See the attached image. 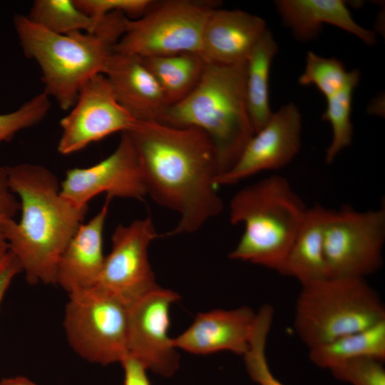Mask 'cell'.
<instances>
[{"label": "cell", "mask_w": 385, "mask_h": 385, "mask_svg": "<svg viewBox=\"0 0 385 385\" xmlns=\"http://www.w3.org/2000/svg\"><path fill=\"white\" fill-rule=\"evenodd\" d=\"M6 257H7V256H6ZM5 260H6V259H5ZM4 262H2L1 263H0V267L1 266V265L3 264Z\"/></svg>", "instance_id": "obj_36"}, {"label": "cell", "mask_w": 385, "mask_h": 385, "mask_svg": "<svg viewBox=\"0 0 385 385\" xmlns=\"http://www.w3.org/2000/svg\"><path fill=\"white\" fill-rule=\"evenodd\" d=\"M61 194L78 207L98 194L106 197L142 200L147 191L138 156L128 133H123L115 150L98 163L87 168L66 172L60 184Z\"/></svg>", "instance_id": "obj_12"}, {"label": "cell", "mask_w": 385, "mask_h": 385, "mask_svg": "<svg viewBox=\"0 0 385 385\" xmlns=\"http://www.w3.org/2000/svg\"><path fill=\"white\" fill-rule=\"evenodd\" d=\"M128 19L113 12L101 20L94 32L68 34L51 32L23 14L14 16V25L25 56L39 66L43 92L69 111L85 83L103 73Z\"/></svg>", "instance_id": "obj_3"}, {"label": "cell", "mask_w": 385, "mask_h": 385, "mask_svg": "<svg viewBox=\"0 0 385 385\" xmlns=\"http://www.w3.org/2000/svg\"><path fill=\"white\" fill-rule=\"evenodd\" d=\"M351 71L334 58H325L309 51L306 57L305 68L299 77L302 86H314L328 98L339 91L347 83Z\"/></svg>", "instance_id": "obj_27"}, {"label": "cell", "mask_w": 385, "mask_h": 385, "mask_svg": "<svg viewBox=\"0 0 385 385\" xmlns=\"http://www.w3.org/2000/svg\"><path fill=\"white\" fill-rule=\"evenodd\" d=\"M5 218L0 217V263L4 262L9 254V245L4 234L3 222Z\"/></svg>", "instance_id": "obj_34"}, {"label": "cell", "mask_w": 385, "mask_h": 385, "mask_svg": "<svg viewBox=\"0 0 385 385\" xmlns=\"http://www.w3.org/2000/svg\"><path fill=\"white\" fill-rule=\"evenodd\" d=\"M126 133L135 148L147 195L180 216L165 236L196 232L222 212L217 155L206 133L156 120L138 121Z\"/></svg>", "instance_id": "obj_1"}, {"label": "cell", "mask_w": 385, "mask_h": 385, "mask_svg": "<svg viewBox=\"0 0 385 385\" xmlns=\"http://www.w3.org/2000/svg\"><path fill=\"white\" fill-rule=\"evenodd\" d=\"M359 79L360 71H351L350 78L346 85L334 95L327 98V104L322 119L328 121L332 129V140L326 150L325 162L327 164H331L339 153L351 143V101L353 92Z\"/></svg>", "instance_id": "obj_25"}, {"label": "cell", "mask_w": 385, "mask_h": 385, "mask_svg": "<svg viewBox=\"0 0 385 385\" xmlns=\"http://www.w3.org/2000/svg\"><path fill=\"white\" fill-rule=\"evenodd\" d=\"M16 197L10 188L6 168L0 165V217L14 218L20 210Z\"/></svg>", "instance_id": "obj_31"}, {"label": "cell", "mask_w": 385, "mask_h": 385, "mask_svg": "<svg viewBox=\"0 0 385 385\" xmlns=\"http://www.w3.org/2000/svg\"><path fill=\"white\" fill-rule=\"evenodd\" d=\"M267 29L264 19L257 15L216 7L204 26L200 54L207 63L245 61Z\"/></svg>", "instance_id": "obj_16"}, {"label": "cell", "mask_w": 385, "mask_h": 385, "mask_svg": "<svg viewBox=\"0 0 385 385\" xmlns=\"http://www.w3.org/2000/svg\"><path fill=\"white\" fill-rule=\"evenodd\" d=\"M0 385H36L24 376L4 378L0 381Z\"/></svg>", "instance_id": "obj_35"}, {"label": "cell", "mask_w": 385, "mask_h": 385, "mask_svg": "<svg viewBox=\"0 0 385 385\" xmlns=\"http://www.w3.org/2000/svg\"><path fill=\"white\" fill-rule=\"evenodd\" d=\"M21 272L22 270L19 262L9 251L6 260L0 267V304L11 281Z\"/></svg>", "instance_id": "obj_33"}, {"label": "cell", "mask_w": 385, "mask_h": 385, "mask_svg": "<svg viewBox=\"0 0 385 385\" xmlns=\"http://www.w3.org/2000/svg\"><path fill=\"white\" fill-rule=\"evenodd\" d=\"M78 7L96 22L106 15L120 12L128 18L140 17L153 6L152 0H75Z\"/></svg>", "instance_id": "obj_30"}, {"label": "cell", "mask_w": 385, "mask_h": 385, "mask_svg": "<svg viewBox=\"0 0 385 385\" xmlns=\"http://www.w3.org/2000/svg\"><path fill=\"white\" fill-rule=\"evenodd\" d=\"M27 18L55 34L94 32L99 24L82 11L75 0H36Z\"/></svg>", "instance_id": "obj_24"}, {"label": "cell", "mask_w": 385, "mask_h": 385, "mask_svg": "<svg viewBox=\"0 0 385 385\" xmlns=\"http://www.w3.org/2000/svg\"><path fill=\"white\" fill-rule=\"evenodd\" d=\"M246 77L247 61L229 65L206 63L195 88L168 106L157 120L206 133L215 150L218 175L235 164L255 134L247 105Z\"/></svg>", "instance_id": "obj_4"}, {"label": "cell", "mask_w": 385, "mask_h": 385, "mask_svg": "<svg viewBox=\"0 0 385 385\" xmlns=\"http://www.w3.org/2000/svg\"><path fill=\"white\" fill-rule=\"evenodd\" d=\"M162 88L168 106L185 98L197 85L206 62L199 53L140 58Z\"/></svg>", "instance_id": "obj_23"}, {"label": "cell", "mask_w": 385, "mask_h": 385, "mask_svg": "<svg viewBox=\"0 0 385 385\" xmlns=\"http://www.w3.org/2000/svg\"><path fill=\"white\" fill-rule=\"evenodd\" d=\"M215 1H155L140 17L127 21L113 51L139 58L200 53L204 26Z\"/></svg>", "instance_id": "obj_7"}, {"label": "cell", "mask_w": 385, "mask_h": 385, "mask_svg": "<svg viewBox=\"0 0 385 385\" xmlns=\"http://www.w3.org/2000/svg\"><path fill=\"white\" fill-rule=\"evenodd\" d=\"M307 207L284 177L274 175L239 190L230 202V221L243 233L229 258L280 272Z\"/></svg>", "instance_id": "obj_5"}, {"label": "cell", "mask_w": 385, "mask_h": 385, "mask_svg": "<svg viewBox=\"0 0 385 385\" xmlns=\"http://www.w3.org/2000/svg\"><path fill=\"white\" fill-rule=\"evenodd\" d=\"M384 362L373 358H359L330 371L336 379L351 385H385Z\"/></svg>", "instance_id": "obj_29"}, {"label": "cell", "mask_w": 385, "mask_h": 385, "mask_svg": "<svg viewBox=\"0 0 385 385\" xmlns=\"http://www.w3.org/2000/svg\"><path fill=\"white\" fill-rule=\"evenodd\" d=\"M103 74L118 103L138 121H157L168 106L159 83L139 57L113 51Z\"/></svg>", "instance_id": "obj_17"}, {"label": "cell", "mask_w": 385, "mask_h": 385, "mask_svg": "<svg viewBox=\"0 0 385 385\" xmlns=\"http://www.w3.org/2000/svg\"><path fill=\"white\" fill-rule=\"evenodd\" d=\"M158 237L152 218L118 225L111 236L112 247L105 257L94 287L115 297L128 307L157 288L148 259V248Z\"/></svg>", "instance_id": "obj_10"}, {"label": "cell", "mask_w": 385, "mask_h": 385, "mask_svg": "<svg viewBox=\"0 0 385 385\" xmlns=\"http://www.w3.org/2000/svg\"><path fill=\"white\" fill-rule=\"evenodd\" d=\"M50 108L49 97L42 92L18 109L0 114V143L9 141L18 132L39 123L46 116Z\"/></svg>", "instance_id": "obj_28"}, {"label": "cell", "mask_w": 385, "mask_h": 385, "mask_svg": "<svg viewBox=\"0 0 385 385\" xmlns=\"http://www.w3.org/2000/svg\"><path fill=\"white\" fill-rule=\"evenodd\" d=\"M316 366L331 370L348 361L373 358L385 361V320L309 349Z\"/></svg>", "instance_id": "obj_21"}, {"label": "cell", "mask_w": 385, "mask_h": 385, "mask_svg": "<svg viewBox=\"0 0 385 385\" xmlns=\"http://www.w3.org/2000/svg\"><path fill=\"white\" fill-rule=\"evenodd\" d=\"M6 168L21 214L19 222L4 220L9 251L29 284H55L60 257L88 207H78L66 199L56 176L44 166L20 163Z\"/></svg>", "instance_id": "obj_2"}, {"label": "cell", "mask_w": 385, "mask_h": 385, "mask_svg": "<svg viewBox=\"0 0 385 385\" xmlns=\"http://www.w3.org/2000/svg\"><path fill=\"white\" fill-rule=\"evenodd\" d=\"M63 327L71 348L90 362L121 363L128 355V306L96 287L68 294Z\"/></svg>", "instance_id": "obj_8"}, {"label": "cell", "mask_w": 385, "mask_h": 385, "mask_svg": "<svg viewBox=\"0 0 385 385\" xmlns=\"http://www.w3.org/2000/svg\"><path fill=\"white\" fill-rule=\"evenodd\" d=\"M278 46L268 29L252 48L247 58L246 98L255 133L270 120L269 79L270 67Z\"/></svg>", "instance_id": "obj_22"}, {"label": "cell", "mask_w": 385, "mask_h": 385, "mask_svg": "<svg viewBox=\"0 0 385 385\" xmlns=\"http://www.w3.org/2000/svg\"><path fill=\"white\" fill-rule=\"evenodd\" d=\"M274 314L271 305L267 304L260 307L257 312L249 348L243 355L246 370L258 385H284L272 372L266 356L267 342Z\"/></svg>", "instance_id": "obj_26"}, {"label": "cell", "mask_w": 385, "mask_h": 385, "mask_svg": "<svg viewBox=\"0 0 385 385\" xmlns=\"http://www.w3.org/2000/svg\"><path fill=\"white\" fill-rule=\"evenodd\" d=\"M180 296L159 286L128 307V355L146 369L170 376L179 365V356L168 335L170 309Z\"/></svg>", "instance_id": "obj_13"}, {"label": "cell", "mask_w": 385, "mask_h": 385, "mask_svg": "<svg viewBox=\"0 0 385 385\" xmlns=\"http://www.w3.org/2000/svg\"><path fill=\"white\" fill-rule=\"evenodd\" d=\"M276 8L284 24L303 41L314 39L324 24L343 29L368 45L376 42L375 34L358 24L342 0H278Z\"/></svg>", "instance_id": "obj_19"}, {"label": "cell", "mask_w": 385, "mask_h": 385, "mask_svg": "<svg viewBox=\"0 0 385 385\" xmlns=\"http://www.w3.org/2000/svg\"><path fill=\"white\" fill-rule=\"evenodd\" d=\"M302 116L297 106L288 103L279 108L245 145L235 164L217 176L215 183L227 185L260 172L279 169L299 153Z\"/></svg>", "instance_id": "obj_14"}, {"label": "cell", "mask_w": 385, "mask_h": 385, "mask_svg": "<svg viewBox=\"0 0 385 385\" xmlns=\"http://www.w3.org/2000/svg\"><path fill=\"white\" fill-rule=\"evenodd\" d=\"M121 364L124 370L123 385H150L147 369L140 361L128 355Z\"/></svg>", "instance_id": "obj_32"}, {"label": "cell", "mask_w": 385, "mask_h": 385, "mask_svg": "<svg viewBox=\"0 0 385 385\" xmlns=\"http://www.w3.org/2000/svg\"><path fill=\"white\" fill-rule=\"evenodd\" d=\"M138 122L118 103L105 76L98 74L85 83L60 120L58 151L64 155L76 153L115 133L129 132Z\"/></svg>", "instance_id": "obj_11"}, {"label": "cell", "mask_w": 385, "mask_h": 385, "mask_svg": "<svg viewBox=\"0 0 385 385\" xmlns=\"http://www.w3.org/2000/svg\"><path fill=\"white\" fill-rule=\"evenodd\" d=\"M111 200L106 197L98 212L80 225L60 257L55 284L68 294L91 288L98 280L106 257L103 234Z\"/></svg>", "instance_id": "obj_18"}, {"label": "cell", "mask_w": 385, "mask_h": 385, "mask_svg": "<svg viewBox=\"0 0 385 385\" xmlns=\"http://www.w3.org/2000/svg\"><path fill=\"white\" fill-rule=\"evenodd\" d=\"M329 209L307 208L279 274L305 286L329 277L324 250V228Z\"/></svg>", "instance_id": "obj_20"}, {"label": "cell", "mask_w": 385, "mask_h": 385, "mask_svg": "<svg viewBox=\"0 0 385 385\" xmlns=\"http://www.w3.org/2000/svg\"><path fill=\"white\" fill-rule=\"evenodd\" d=\"M384 242V207L329 209L324 228L329 277L365 279L375 273L382 267Z\"/></svg>", "instance_id": "obj_9"}, {"label": "cell", "mask_w": 385, "mask_h": 385, "mask_svg": "<svg viewBox=\"0 0 385 385\" xmlns=\"http://www.w3.org/2000/svg\"><path fill=\"white\" fill-rule=\"evenodd\" d=\"M256 315L249 307L198 313L192 324L173 339V344L194 354L229 351L243 356L249 348Z\"/></svg>", "instance_id": "obj_15"}, {"label": "cell", "mask_w": 385, "mask_h": 385, "mask_svg": "<svg viewBox=\"0 0 385 385\" xmlns=\"http://www.w3.org/2000/svg\"><path fill=\"white\" fill-rule=\"evenodd\" d=\"M385 320V307L364 278L328 277L302 286L294 329L308 349Z\"/></svg>", "instance_id": "obj_6"}]
</instances>
